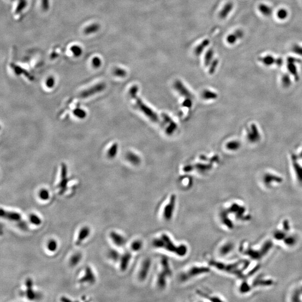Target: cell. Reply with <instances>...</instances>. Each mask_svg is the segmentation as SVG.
I'll list each match as a JSON object with an SVG mask.
<instances>
[{"mask_svg":"<svg viewBox=\"0 0 302 302\" xmlns=\"http://www.w3.org/2000/svg\"><path fill=\"white\" fill-rule=\"evenodd\" d=\"M231 216H233L235 223H236L235 221H237L239 223H245L249 221L251 218L247 206L243 203L236 201L230 202L226 206L224 209L223 208L221 211L219 217L223 226L226 227L228 219Z\"/></svg>","mask_w":302,"mask_h":302,"instance_id":"cell-1","label":"cell"},{"mask_svg":"<svg viewBox=\"0 0 302 302\" xmlns=\"http://www.w3.org/2000/svg\"><path fill=\"white\" fill-rule=\"evenodd\" d=\"M152 243L157 249L165 250L168 252L175 254L177 256L184 257L188 252V246L183 243L176 245L167 234H161L159 237L154 239Z\"/></svg>","mask_w":302,"mask_h":302,"instance_id":"cell-2","label":"cell"},{"mask_svg":"<svg viewBox=\"0 0 302 302\" xmlns=\"http://www.w3.org/2000/svg\"><path fill=\"white\" fill-rule=\"evenodd\" d=\"M291 228L289 225V222L283 221L282 226H279L274 233V239L278 241L282 242V244L285 241L284 245L286 247H293L295 245L298 241L297 237L295 233L291 232Z\"/></svg>","mask_w":302,"mask_h":302,"instance_id":"cell-3","label":"cell"},{"mask_svg":"<svg viewBox=\"0 0 302 302\" xmlns=\"http://www.w3.org/2000/svg\"><path fill=\"white\" fill-rule=\"evenodd\" d=\"M159 271L155 275V285L160 290L165 289L169 278L172 276V270L167 258H161L159 263Z\"/></svg>","mask_w":302,"mask_h":302,"instance_id":"cell-4","label":"cell"},{"mask_svg":"<svg viewBox=\"0 0 302 302\" xmlns=\"http://www.w3.org/2000/svg\"><path fill=\"white\" fill-rule=\"evenodd\" d=\"M138 91V86L137 85H134L130 88L129 92L130 97L135 101L136 106L140 111L148 117L154 123H157L160 125L165 127L163 124H162L160 120V119L158 117L157 114H156V113H154L152 109L145 104L139 97H137Z\"/></svg>","mask_w":302,"mask_h":302,"instance_id":"cell-5","label":"cell"},{"mask_svg":"<svg viewBox=\"0 0 302 302\" xmlns=\"http://www.w3.org/2000/svg\"><path fill=\"white\" fill-rule=\"evenodd\" d=\"M210 268L208 266L194 265L184 271L180 275V280L182 282H187L193 279L208 274Z\"/></svg>","mask_w":302,"mask_h":302,"instance_id":"cell-6","label":"cell"},{"mask_svg":"<svg viewBox=\"0 0 302 302\" xmlns=\"http://www.w3.org/2000/svg\"><path fill=\"white\" fill-rule=\"evenodd\" d=\"M176 204V197L175 195H172L169 199L165 202L162 206L161 212V216L165 221H169L173 218Z\"/></svg>","mask_w":302,"mask_h":302,"instance_id":"cell-7","label":"cell"},{"mask_svg":"<svg viewBox=\"0 0 302 302\" xmlns=\"http://www.w3.org/2000/svg\"><path fill=\"white\" fill-rule=\"evenodd\" d=\"M152 262L149 258H146L141 261L137 272L138 281L144 282L148 277L151 271Z\"/></svg>","mask_w":302,"mask_h":302,"instance_id":"cell-8","label":"cell"},{"mask_svg":"<svg viewBox=\"0 0 302 302\" xmlns=\"http://www.w3.org/2000/svg\"><path fill=\"white\" fill-rule=\"evenodd\" d=\"M69 182V179L67 178V168L66 166L63 164L62 166V172H61V179L60 182L57 186L59 189V194H63L65 193L67 190V186Z\"/></svg>","mask_w":302,"mask_h":302,"instance_id":"cell-9","label":"cell"},{"mask_svg":"<svg viewBox=\"0 0 302 302\" xmlns=\"http://www.w3.org/2000/svg\"><path fill=\"white\" fill-rule=\"evenodd\" d=\"M105 85L104 84H97L95 86H93L91 88L87 89L84 91L80 94L81 98H87L89 97L92 96L93 95L96 94L97 93H100L105 89Z\"/></svg>","mask_w":302,"mask_h":302,"instance_id":"cell-10","label":"cell"},{"mask_svg":"<svg viewBox=\"0 0 302 302\" xmlns=\"http://www.w3.org/2000/svg\"><path fill=\"white\" fill-rule=\"evenodd\" d=\"M1 217L8 221L16 222H19L21 219V215L20 213L15 212L8 211L2 208L1 209Z\"/></svg>","mask_w":302,"mask_h":302,"instance_id":"cell-11","label":"cell"},{"mask_svg":"<svg viewBox=\"0 0 302 302\" xmlns=\"http://www.w3.org/2000/svg\"><path fill=\"white\" fill-rule=\"evenodd\" d=\"M84 276L79 280L80 283L93 284L96 281V277L93 274L92 269L90 266H87L85 270Z\"/></svg>","mask_w":302,"mask_h":302,"instance_id":"cell-12","label":"cell"},{"mask_svg":"<svg viewBox=\"0 0 302 302\" xmlns=\"http://www.w3.org/2000/svg\"><path fill=\"white\" fill-rule=\"evenodd\" d=\"M110 237L115 245L121 247L126 244L125 238L121 234L116 232L115 231L111 232L110 233Z\"/></svg>","mask_w":302,"mask_h":302,"instance_id":"cell-13","label":"cell"},{"mask_svg":"<svg viewBox=\"0 0 302 302\" xmlns=\"http://www.w3.org/2000/svg\"><path fill=\"white\" fill-rule=\"evenodd\" d=\"M174 87L182 96L186 97V98L193 99V96L191 93L189 91L181 81L176 80L174 82Z\"/></svg>","mask_w":302,"mask_h":302,"instance_id":"cell-14","label":"cell"},{"mask_svg":"<svg viewBox=\"0 0 302 302\" xmlns=\"http://www.w3.org/2000/svg\"><path fill=\"white\" fill-rule=\"evenodd\" d=\"M132 258V255L130 252L126 251L121 255L120 258V269L121 271H125L129 266V263Z\"/></svg>","mask_w":302,"mask_h":302,"instance_id":"cell-15","label":"cell"},{"mask_svg":"<svg viewBox=\"0 0 302 302\" xmlns=\"http://www.w3.org/2000/svg\"><path fill=\"white\" fill-rule=\"evenodd\" d=\"M32 281L31 279H26L25 282V285L26 287V289L25 292L26 297L29 300H34L38 298V294L33 290L32 288Z\"/></svg>","mask_w":302,"mask_h":302,"instance_id":"cell-16","label":"cell"},{"mask_svg":"<svg viewBox=\"0 0 302 302\" xmlns=\"http://www.w3.org/2000/svg\"><path fill=\"white\" fill-rule=\"evenodd\" d=\"M244 36V32L243 30L241 29H238L236 30L233 33L230 34L229 35L227 36L226 41L229 44L232 45L235 44L237 41L243 38Z\"/></svg>","mask_w":302,"mask_h":302,"instance_id":"cell-17","label":"cell"},{"mask_svg":"<svg viewBox=\"0 0 302 302\" xmlns=\"http://www.w3.org/2000/svg\"><path fill=\"white\" fill-rule=\"evenodd\" d=\"M162 117L164 119V120L166 122V123L168 124V125H169L167 127V128L166 130V133L169 135L172 134L174 133V132L177 129V124L167 114H162Z\"/></svg>","mask_w":302,"mask_h":302,"instance_id":"cell-18","label":"cell"},{"mask_svg":"<svg viewBox=\"0 0 302 302\" xmlns=\"http://www.w3.org/2000/svg\"><path fill=\"white\" fill-rule=\"evenodd\" d=\"M90 233V229L88 227H84L82 228H81L78 234L76 241L75 242L76 246H80L85 239H86L89 237Z\"/></svg>","mask_w":302,"mask_h":302,"instance_id":"cell-19","label":"cell"},{"mask_svg":"<svg viewBox=\"0 0 302 302\" xmlns=\"http://www.w3.org/2000/svg\"><path fill=\"white\" fill-rule=\"evenodd\" d=\"M233 8V3L231 2H227L221 10V11L219 14V17L221 19H226V17L228 16V15L232 11Z\"/></svg>","mask_w":302,"mask_h":302,"instance_id":"cell-20","label":"cell"},{"mask_svg":"<svg viewBox=\"0 0 302 302\" xmlns=\"http://www.w3.org/2000/svg\"><path fill=\"white\" fill-rule=\"evenodd\" d=\"M143 245L144 243L142 239H136L132 242L130 247V249L132 251L134 252H137L141 251V250L143 249Z\"/></svg>","mask_w":302,"mask_h":302,"instance_id":"cell-21","label":"cell"},{"mask_svg":"<svg viewBox=\"0 0 302 302\" xmlns=\"http://www.w3.org/2000/svg\"><path fill=\"white\" fill-rule=\"evenodd\" d=\"M258 10L262 15L266 17H269L273 13L272 8L269 6L264 4L259 5L258 6Z\"/></svg>","mask_w":302,"mask_h":302,"instance_id":"cell-22","label":"cell"},{"mask_svg":"<svg viewBox=\"0 0 302 302\" xmlns=\"http://www.w3.org/2000/svg\"><path fill=\"white\" fill-rule=\"evenodd\" d=\"M126 158L129 162L134 165H138L141 162V158L137 154L132 152H128L127 154Z\"/></svg>","mask_w":302,"mask_h":302,"instance_id":"cell-23","label":"cell"},{"mask_svg":"<svg viewBox=\"0 0 302 302\" xmlns=\"http://www.w3.org/2000/svg\"><path fill=\"white\" fill-rule=\"evenodd\" d=\"M209 43V40L208 39H205V40H203L201 43L200 44L198 45L195 49L194 53H195V55L199 56L200 54H201L203 52V50H204V49L206 48L207 46H208Z\"/></svg>","mask_w":302,"mask_h":302,"instance_id":"cell-24","label":"cell"},{"mask_svg":"<svg viewBox=\"0 0 302 302\" xmlns=\"http://www.w3.org/2000/svg\"><path fill=\"white\" fill-rule=\"evenodd\" d=\"M260 60L261 62H262V63L264 65L269 66L273 65L274 63H275L276 59H275L274 56H272L271 55H267V56H263L262 58H260Z\"/></svg>","mask_w":302,"mask_h":302,"instance_id":"cell-25","label":"cell"},{"mask_svg":"<svg viewBox=\"0 0 302 302\" xmlns=\"http://www.w3.org/2000/svg\"><path fill=\"white\" fill-rule=\"evenodd\" d=\"M11 67L14 70L15 72L16 73V75H20L21 73H23V74L25 76L28 77L29 79H30V80H33V77H32V76L30 75L29 73L28 72H26V71H25L24 69H21L19 66H17L16 65H13V64H11Z\"/></svg>","mask_w":302,"mask_h":302,"instance_id":"cell-26","label":"cell"},{"mask_svg":"<svg viewBox=\"0 0 302 302\" xmlns=\"http://www.w3.org/2000/svg\"><path fill=\"white\" fill-rule=\"evenodd\" d=\"M213 56L214 51L212 49H209L206 52L204 56V65L206 67H208L210 65L211 62H212Z\"/></svg>","mask_w":302,"mask_h":302,"instance_id":"cell-27","label":"cell"},{"mask_svg":"<svg viewBox=\"0 0 302 302\" xmlns=\"http://www.w3.org/2000/svg\"><path fill=\"white\" fill-rule=\"evenodd\" d=\"M232 243H225L224 245L221 246L220 249L218 250V252H219V254H221L222 256L226 255L229 254V252L232 250Z\"/></svg>","mask_w":302,"mask_h":302,"instance_id":"cell-28","label":"cell"},{"mask_svg":"<svg viewBox=\"0 0 302 302\" xmlns=\"http://www.w3.org/2000/svg\"><path fill=\"white\" fill-rule=\"evenodd\" d=\"M100 28L99 25L97 24H93L91 25H90L86 28L84 30V33L86 34H90L93 32H96Z\"/></svg>","mask_w":302,"mask_h":302,"instance_id":"cell-29","label":"cell"},{"mask_svg":"<svg viewBox=\"0 0 302 302\" xmlns=\"http://www.w3.org/2000/svg\"><path fill=\"white\" fill-rule=\"evenodd\" d=\"M81 258H82V255H81V254H79V253L73 255L69 260L70 265L72 266H76L80 262Z\"/></svg>","mask_w":302,"mask_h":302,"instance_id":"cell-30","label":"cell"},{"mask_svg":"<svg viewBox=\"0 0 302 302\" xmlns=\"http://www.w3.org/2000/svg\"><path fill=\"white\" fill-rule=\"evenodd\" d=\"M109 257L111 260L114 261H117L120 260V254H119V252L115 250H111L109 251L108 253Z\"/></svg>","mask_w":302,"mask_h":302,"instance_id":"cell-31","label":"cell"},{"mask_svg":"<svg viewBox=\"0 0 302 302\" xmlns=\"http://www.w3.org/2000/svg\"><path fill=\"white\" fill-rule=\"evenodd\" d=\"M29 221L31 223L35 226H39L41 223V220L40 218L34 214H32L30 215Z\"/></svg>","mask_w":302,"mask_h":302,"instance_id":"cell-32","label":"cell"},{"mask_svg":"<svg viewBox=\"0 0 302 302\" xmlns=\"http://www.w3.org/2000/svg\"><path fill=\"white\" fill-rule=\"evenodd\" d=\"M203 97L206 100L214 99H216L217 95L215 93H213L210 90H205L203 93Z\"/></svg>","mask_w":302,"mask_h":302,"instance_id":"cell-33","label":"cell"},{"mask_svg":"<svg viewBox=\"0 0 302 302\" xmlns=\"http://www.w3.org/2000/svg\"><path fill=\"white\" fill-rule=\"evenodd\" d=\"M276 16L280 20H285L288 16V12L285 8H280L276 13Z\"/></svg>","mask_w":302,"mask_h":302,"instance_id":"cell-34","label":"cell"},{"mask_svg":"<svg viewBox=\"0 0 302 302\" xmlns=\"http://www.w3.org/2000/svg\"><path fill=\"white\" fill-rule=\"evenodd\" d=\"M118 149V145L117 143H114L111 147L109 149V152L108 153V156L110 158H114L116 156Z\"/></svg>","mask_w":302,"mask_h":302,"instance_id":"cell-35","label":"cell"},{"mask_svg":"<svg viewBox=\"0 0 302 302\" xmlns=\"http://www.w3.org/2000/svg\"><path fill=\"white\" fill-rule=\"evenodd\" d=\"M71 50L72 51L73 55L77 57L80 56L82 54V49L78 45H73L71 47Z\"/></svg>","mask_w":302,"mask_h":302,"instance_id":"cell-36","label":"cell"},{"mask_svg":"<svg viewBox=\"0 0 302 302\" xmlns=\"http://www.w3.org/2000/svg\"><path fill=\"white\" fill-rule=\"evenodd\" d=\"M194 168H195V169L199 170L200 172H206V171H207L209 169H210L211 167L210 165L198 164V165H196L194 166H193V169H194Z\"/></svg>","mask_w":302,"mask_h":302,"instance_id":"cell-37","label":"cell"},{"mask_svg":"<svg viewBox=\"0 0 302 302\" xmlns=\"http://www.w3.org/2000/svg\"><path fill=\"white\" fill-rule=\"evenodd\" d=\"M57 247H58L57 242L54 239L49 241L47 245V249L50 252L56 251L57 249Z\"/></svg>","mask_w":302,"mask_h":302,"instance_id":"cell-38","label":"cell"},{"mask_svg":"<svg viewBox=\"0 0 302 302\" xmlns=\"http://www.w3.org/2000/svg\"><path fill=\"white\" fill-rule=\"evenodd\" d=\"M127 71L121 68H116L114 71V75L119 77H124L127 76Z\"/></svg>","mask_w":302,"mask_h":302,"instance_id":"cell-39","label":"cell"},{"mask_svg":"<svg viewBox=\"0 0 302 302\" xmlns=\"http://www.w3.org/2000/svg\"><path fill=\"white\" fill-rule=\"evenodd\" d=\"M73 114L76 117L81 119H84L86 117V112L83 109H75L73 111Z\"/></svg>","mask_w":302,"mask_h":302,"instance_id":"cell-40","label":"cell"},{"mask_svg":"<svg viewBox=\"0 0 302 302\" xmlns=\"http://www.w3.org/2000/svg\"><path fill=\"white\" fill-rule=\"evenodd\" d=\"M39 197L42 200H47L49 197V193L47 190H41L39 193Z\"/></svg>","mask_w":302,"mask_h":302,"instance_id":"cell-41","label":"cell"},{"mask_svg":"<svg viewBox=\"0 0 302 302\" xmlns=\"http://www.w3.org/2000/svg\"><path fill=\"white\" fill-rule=\"evenodd\" d=\"M218 63H219V60H218L217 59H214V60H213L211 62L209 69V73L210 74L212 75L213 73H214V72L215 71V69H216L217 67Z\"/></svg>","mask_w":302,"mask_h":302,"instance_id":"cell-42","label":"cell"},{"mask_svg":"<svg viewBox=\"0 0 302 302\" xmlns=\"http://www.w3.org/2000/svg\"><path fill=\"white\" fill-rule=\"evenodd\" d=\"M293 52L296 54L302 56V46L298 44H295L292 47Z\"/></svg>","mask_w":302,"mask_h":302,"instance_id":"cell-43","label":"cell"},{"mask_svg":"<svg viewBox=\"0 0 302 302\" xmlns=\"http://www.w3.org/2000/svg\"><path fill=\"white\" fill-rule=\"evenodd\" d=\"M26 5H27L26 0H20V3L17 6V8L16 9V13H19L22 10H23L26 7Z\"/></svg>","mask_w":302,"mask_h":302,"instance_id":"cell-44","label":"cell"},{"mask_svg":"<svg viewBox=\"0 0 302 302\" xmlns=\"http://www.w3.org/2000/svg\"><path fill=\"white\" fill-rule=\"evenodd\" d=\"M92 64L95 68H99L101 65L100 58L97 56L94 57L92 60Z\"/></svg>","mask_w":302,"mask_h":302,"instance_id":"cell-45","label":"cell"},{"mask_svg":"<svg viewBox=\"0 0 302 302\" xmlns=\"http://www.w3.org/2000/svg\"><path fill=\"white\" fill-rule=\"evenodd\" d=\"M55 85V80L53 77H49L46 81V85L48 88H52Z\"/></svg>","mask_w":302,"mask_h":302,"instance_id":"cell-46","label":"cell"},{"mask_svg":"<svg viewBox=\"0 0 302 302\" xmlns=\"http://www.w3.org/2000/svg\"><path fill=\"white\" fill-rule=\"evenodd\" d=\"M182 105H183V106H185V107H187V108H191L192 106V105H193V102H192V100H191V99L186 98L185 100L184 101Z\"/></svg>","mask_w":302,"mask_h":302,"instance_id":"cell-47","label":"cell"},{"mask_svg":"<svg viewBox=\"0 0 302 302\" xmlns=\"http://www.w3.org/2000/svg\"><path fill=\"white\" fill-rule=\"evenodd\" d=\"M49 0H42V8L44 10H47L49 8Z\"/></svg>","mask_w":302,"mask_h":302,"instance_id":"cell-48","label":"cell"},{"mask_svg":"<svg viewBox=\"0 0 302 302\" xmlns=\"http://www.w3.org/2000/svg\"><path fill=\"white\" fill-rule=\"evenodd\" d=\"M282 63H283L282 59L281 58H279L278 59H276V63H275L277 65V66H281L282 65Z\"/></svg>","mask_w":302,"mask_h":302,"instance_id":"cell-49","label":"cell"}]
</instances>
